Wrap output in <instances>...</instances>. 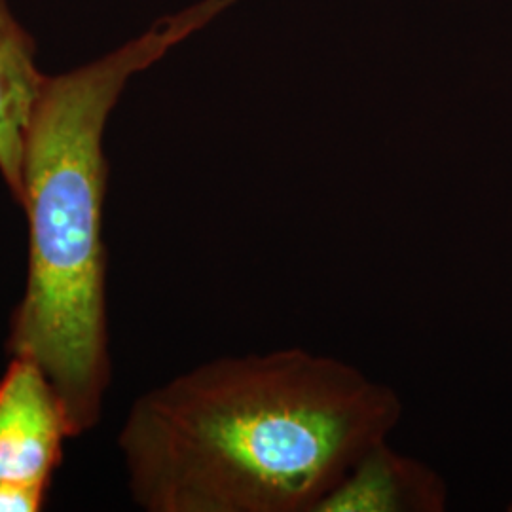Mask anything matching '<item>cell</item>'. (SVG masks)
<instances>
[{"instance_id":"6da1fadb","label":"cell","mask_w":512,"mask_h":512,"mask_svg":"<svg viewBox=\"0 0 512 512\" xmlns=\"http://www.w3.org/2000/svg\"><path fill=\"white\" fill-rule=\"evenodd\" d=\"M401 418L391 385L291 346L220 357L148 391L118 446L145 511L315 512Z\"/></svg>"},{"instance_id":"7a4b0ae2","label":"cell","mask_w":512,"mask_h":512,"mask_svg":"<svg viewBox=\"0 0 512 512\" xmlns=\"http://www.w3.org/2000/svg\"><path fill=\"white\" fill-rule=\"evenodd\" d=\"M234 0H203L71 73L44 76L25 133L23 200L29 222L25 294L8 349L37 363L76 437L101 416L110 380L103 135L129 78L156 63Z\"/></svg>"},{"instance_id":"3957f363","label":"cell","mask_w":512,"mask_h":512,"mask_svg":"<svg viewBox=\"0 0 512 512\" xmlns=\"http://www.w3.org/2000/svg\"><path fill=\"white\" fill-rule=\"evenodd\" d=\"M67 437L54 385L33 359L14 355L0 380V486L48 490Z\"/></svg>"},{"instance_id":"277c9868","label":"cell","mask_w":512,"mask_h":512,"mask_svg":"<svg viewBox=\"0 0 512 512\" xmlns=\"http://www.w3.org/2000/svg\"><path fill=\"white\" fill-rule=\"evenodd\" d=\"M448 501V484L435 467L384 439L351 463L315 512H444Z\"/></svg>"},{"instance_id":"5b68a950","label":"cell","mask_w":512,"mask_h":512,"mask_svg":"<svg viewBox=\"0 0 512 512\" xmlns=\"http://www.w3.org/2000/svg\"><path fill=\"white\" fill-rule=\"evenodd\" d=\"M35 54V40L19 25L8 0H0V175L19 205L25 133L44 82Z\"/></svg>"}]
</instances>
